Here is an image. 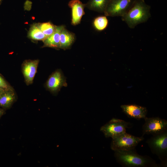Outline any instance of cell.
<instances>
[{"label": "cell", "instance_id": "obj_18", "mask_svg": "<svg viewBox=\"0 0 167 167\" xmlns=\"http://www.w3.org/2000/svg\"><path fill=\"white\" fill-rule=\"evenodd\" d=\"M42 32L47 37L51 35L55 31L56 26L50 22L43 23L37 25Z\"/></svg>", "mask_w": 167, "mask_h": 167}, {"label": "cell", "instance_id": "obj_7", "mask_svg": "<svg viewBox=\"0 0 167 167\" xmlns=\"http://www.w3.org/2000/svg\"><path fill=\"white\" fill-rule=\"evenodd\" d=\"M135 0H110L104 13L106 16H123Z\"/></svg>", "mask_w": 167, "mask_h": 167}, {"label": "cell", "instance_id": "obj_11", "mask_svg": "<svg viewBox=\"0 0 167 167\" xmlns=\"http://www.w3.org/2000/svg\"><path fill=\"white\" fill-rule=\"evenodd\" d=\"M68 5L71 10V24L77 25L80 24L83 16L85 14V4L83 3L79 0H71Z\"/></svg>", "mask_w": 167, "mask_h": 167}, {"label": "cell", "instance_id": "obj_17", "mask_svg": "<svg viewBox=\"0 0 167 167\" xmlns=\"http://www.w3.org/2000/svg\"><path fill=\"white\" fill-rule=\"evenodd\" d=\"M93 24L96 30L101 31L106 28L108 24V20L106 16H100L94 19Z\"/></svg>", "mask_w": 167, "mask_h": 167}, {"label": "cell", "instance_id": "obj_3", "mask_svg": "<svg viewBox=\"0 0 167 167\" xmlns=\"http://www.w3.org/2000/svg\"><path fill=\"white\" fill-rule=\"evenodd\" d=\"M152 152L160 160L161 167L167 166V130L153 135L146 141Z\"/></svg>", "mask_w": 167, "mask_h": 167}, {"label": "cell", "instance_id": "obj_4", "mask_svg": "<svg viewBox=\"0 0 167 167\" xmlns=\"http://www.w3.org/2000/svg\"><path fill=\"white\" fill-rule=\"evenodd\" d=\"M111 148L113 150H129L134 149L144 139L143 136H135L126 132L112 138Z\"/></svg>", "mask_w": 167, "mask_h": 167}, {"label": "cell", "instance_id": "obj_20", "mask_svg": "<svg viewBox=\"0 0 167 167\" xmlns=\"http://www.w3.org/2000/svg\"><path fill=\"white\" fill-rule=\"evenodd\" d=\"M32 2L31 1L27 0L24 4V7L26 10H29L31 8Z\"/></svg>", "mask_w": 167, "mask_h": 167}, {"label": "cell", "instance_id": "obj_8", "mask_svg": "<svg viewBox=\"0 0 167 167\" xmlns=\"http://www.w3.org/2000/svg\"><path fill=\"white\" fill-rule=\"evenodd\" d=\"M67 86L66 79L62 71L59 70L52 73L46 83L47 88L54 93L58 92L62 87Z\"/></svg>", "mask_w": 167, "mask_h": 167}, {"label": "cell", "instance_id": "obj_10", "mask_svg": "<svg viewBox=\"0 0 167 167\" xmlns=\"http://www.w3.org/2000/svg\"><path fill=\"white\" fill-rule=\"evenodd\" d=\"M123 112L129 117L138 120L146 117L148 110L145 107L135 104L121 106Z\"/></svg>", "mask_w": 167, "mask_h": 167}, {"label": "cell", "instance_id": "obj_16", "mask_svg": "<svg viewBox=\"0 0 167 167\" xmlns=\"http://www.w3.org/2000/svg\"><path fill=\"white\" fill-rule=\"evenodd\" d=\"M28 36L34 40L43 41L47 37L36 25H34L31 27L28 33Z\"/></svg>", "mask_w": 167, "mask_h": 167}, {"label": "cell", "instance_id": "obj_6", "mask_svg": "<svg viewBox=\"0 0 167 167\" xmlns=\"http://www.w3.org/2000/svg\"><path fill=\"white\" fill-rule=\"evenodd\" d=\"M142 126V135H156L167 130V121L158 117H146Z\"/></svg>", "mask_w": 167, "mask_h": 167}, {"label": "cell", "instance_id": "obj_21", "mask_svg": "<svg viewBox=\"0 0 167 167\" xmlns=\"http://www.w3.org/2000/svg\"><path fill=\"white\" fill-rule=\"evenodd\" d=\"M5 110L3 109L0 108V118L4 113Z\"/></svg>", "mask_w": 167, "mask_h": 167}, {"label": "cell", "instance_id": "obj_5", "mask_svg": "<svg viewBox=\"0 0 167 167\" xmlns=\"http://www.w3.org/2000/svg\"><path fill=\"white\" fill-rule=\"evenodd\" d=\"M131 123L123 120L113 118L101 127L100 131L106 138L113 137L126 132L131 127Z\"/></svg>", "mask_w": 167, "mask_h": 167}, {"label": "cell", "instance_id": "obj_13", "mask_svg": "<svg viewBox=\"0 0 167 167\" xmlns=\"http://www.w3.org/2000/svg\"><path fill=\"white\" fill-rule=\"evenodd\" d=\"M15 99L14 90H4L0 94V107L4 109H9Z\"/></svg>", "mask_w": 167, "mask_h": 167}, {"label": "cell", "instance_id": "obj_22", "mask_svg": "<svg viewBox=\"0 0 167 167\" xmlns=\"http://www.w3.org/2000/svg\"><path fill=\"white\" fill-rule=\"evenodd\" d=\"M4 90L0 89V94Z\"/></svg>", "mask_w": 167, "mask_h": 167}, {"label": "cell", "instance_id": "obj_23", "mask_svg": "<svg viewBox=\"0 0 167 167\" xmlns=\"http://www.w3.org/2000/svg\"><path fill=\"white\" fill-rule=\"evenodd\" d=\"M2 0H0V4L1 3V2L2 1Z\"/></svg>", "mask_w": 167, "mask_h": 167}, {"label": "cell", "instance_id": "obj_9", "mask_svg": "<svg viewBox=\"0 0 167 167\" xmlns=\"http://www.w3.org/2000/svg\"><path fill=\"white\" fill-rule=\"evenodd\" d=\"M39 63L38 60H28L24 61L22 64V71L27 85L33 83Z\"/></svg>", "mask_w": 167, "mask_h": 167}, {"label": "cell", "instance_id": "obj_14", "mask_svg": "<svg viewBox=\"0 0 167 167\" xmlns=\"http://www.w3.org/2000/svg\"><path fill=\"white\" fill-rule=\"evenodd\" d=\"M74 34L65 28L61 31L60 35V48L64 50L69 49L75 41Z\"/></svg>", "mask_w": 167, "mask_h": 167}, {"label": "cell", "instance_id": "obj_2", "mask_svg": "<svg viewBox=\"0 0 167 167\" xmlns=\"http://www.w3.org/2000/svg\"><path fill=\"white\" fill-rule=\"evenodd\" d=\"M150 6L144 0H135L127 12L122 17L131 28L147 21L150 17Z\"/></svg>", "mask_w": 167, "mask_h": 167}, {"label": "cell", "instance_id": "obj_1", "mask_svg": "<svg viewBox=\"0 0 167 167\" xmlns=\"http://www.w3.org/2000/svg\"><path fill=\"white\" fill-rule=\"evenodd\" d=\"M116 161L123 167H161L160 164L148 156L139 154L135 148L129 150L114 151Z\"/></svg>", "mask_w": 167, "mask_h": 167}, {"label": "cell", "instance_id": "obj_19", "mask_svg": "<svg viewBox=\"0 0 167 167\" xmlns=\"http://www.w3.org/2000/svg\"><path fill=\"white\" fill-rule=\"evenodd\" d=\"M0 89L3 90H14L11 85L0 75Z\"/></svg>", "mask_w": 167, "mask_h": 167}, {"label": "cell", "instance_id": "obj_15", "mask_svg": "<svg viewBox=\"0 0 167 167\" xmlns=\"http://www.w3.org/2000/svg\"><path fill=\"white\" fill-rule=\"evenodd\" d=\"M110 0H89L85 7L100 13H104Z\"/></svg>", "mask_w": 167, "mask_h": 167}, {"label": "cell", "instance_id": "obj_12", "mask_svg": "<svg viewBox=\"0 0 167 167\" xmlns=\"http://www.w3.org/2000/svg\"><path fill=\"white\" fill-rule=\"evenodd\" d=\"M65 28L64 25L56 26L54 32L43 41L44 46L56 49L60 48V33L62 30Z\"/></svg>", "mask_w": 167, "mask_h": 167}]
</instances>
